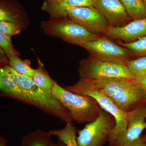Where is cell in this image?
Listing matches in <instances>:
<instances>
[{
  "mask_svg": "<svg viewBox=\"0 0 146 146\" xmlns=\"http://www.w3.org/2000/svg\"><path fill=\"white\" fill-rule=\"evenodd\" d=\"M132 80L118 78L85 80L106 95L119 109L127 112L146 102V92Z\"/></svg>",
  "mask_w": 146,
  "mask_h": 146,
  "instance_id": "obj_1",
  "label": "cell"
},
{
  "mask_svg": "<svg viewBox=\"0 0 146 146\" xmlns=\"http://www.w3.org/2000/svg\"><path fill=\"white\" fill-rule=\"evenodd\" d=\"M17 74L21 90L20 101L33 106L66 123L72 122L69 110L52 93L36 86L31 78Z\"/></svg>",
  "mask_w": 146,
  "mask_h": 146,
  "instance_id": "obj_2",
  "label": "cell"
},
{
  "mask_svg": "<svg viewBox=\"0 0 146 146\" xmlns=\"http://www.w3.org/2000/svg\"><path fill=\"white\" fill-rule=\"evenodd\" d=\"M52 93L69 110L73 121L79 123L93 121L103 110L93 98L68 91L56 82Z\"/></svg>",
  "mask_w": 146,
  "mask_h": 146,
  "instance_id": "obj_3",
  "label": "cell"
},
{
  "mask_svg": "<svg viewBox=\"0 0 146 146\" xmlns=\"http://www.w3.org/2000/svg\"><path fill=\"white\" fill-rule=\"evenodd\" d=\"M64 87L73 93L86 95L94 99L101 108L112 115L116 121V125L110 133L108 140L113 145L117 138L124 132L127 127V112L122 111L109 98L95 88L89 82L80 79L74 84Z\"/></svg>",
  "mask_w": 146,
  "mask_h": 146,
  "instance_id": "obj_4",
  "label": "cell"
},
{
  "mask_svg": "<svg viewBox=\"0 0 146 146\" xmlns=\"http://www.w3.org/2000/svg\"><path fill=\"white\" fill-rule=\"evenodd\" d=\"M41 27L47 35L58 37L65 42L80 46L100 37L99 35L91 33L68 17L43 21Z\"/></svg>",
  "mask_w": 146,
  "mask_h": 146,
  "instance_id": "obj_5",
  "label": "cell"
},
{
  "mask_svg": "<svg viewBox=\"0 0 146 146\" xmlns=\"http://www.w3.org/2000/svg\"><path fill=\"white\" fill-rule=\"evenodd\" d=\"M78 72L80 79L85 80L135 78L125 64L101 60L91 55L80 61Z\"/></svg>",
  "mask_w": 146,
  "mask_h": 146,
  "instance_id": "obj_6",
  "label": "cell"
},
{
  "mask_svg": "<svg viewBox=\"0 0 146 146\" xmlns=\"http://www.w3.org/2000/svg\"><path fill=\"white\" fill-rule=\"evenodd\" d=\"M115 125L114 117L102 110L96 119L78 131L76 138L78 145L103 146Z\"/></svg>",
  "mask_w": 146,
  "mask_h": 146,
  "instance_id": "obj_7",
  "label": "cell"
},
{
  "mask_svg": "<svg viewBox=\"0 0 146 146\" xmlns=\"http://www.w3.org/2000/svg\"><path fill=\"white\" fill-rule=\"evenodd\" d=\"M81 47L94 57L120 64H125L127 61L130 60L133 54L130 50L103 36L86 42Z\"/></svg>",
  "mask_w": 146,
  "mask_h": 146,
  "instance_id": "obj_8",
  "label": "cell"
},
{
  "mask_svg": "<svg viewBox=\"0 0 146 146\" xmlns=\"http://www.w3.org/2000/svg\"><path fill=\"white\" fill-rule=\"evenodd\" d=\"M68 17L94 34L104 33L109 25L104 16L93 6L70 9Z\"/></svg>",
  "mask_w": 146,
  "mask_h": 146,
  "instance_id": "obj_9",
  "label": "cell"
},
{
  "mask_svg": "<svg viewBox=\"0 0 146 146\" xmlns=\"http://www.w3.org/2000/svg\"><path fill=\"white\" fill-rule=\"evenodd\" d=\"M146 102L127 112V127L119 136L112 146H125L140 137L146 129Z\"/></svg>",
  "mask_w": 146,
  "mask_h": 146,
  "instance_id": "obj_10",
  "label": "cell"
},
{
  "mask_svg": "<svg viewBox=\"0 0 146 146\" xmlns=\"http://www.w3.org/2000/svg\"><path fill=\"white\" fill-rule=\"evenodd\" d=\"M104 33L113 39L129 42L137 40L146 35V16L135 19L124 26H108Z\"/></svg>",
  "mask_w": 146,
  "mask_h": 146,
  "instance_id": "obj_11",
  "label": "cell"
},
{
  "mask_svg": "<svg viewBox=\"0 0 146 146\" xmlns=\"http://www.w3.org/2000/svg\"><path fill=\"white\" fill-rule=\"evenodd\" d=\"M93 6L101 13L109 25L121 26L130 18L119 0H92Z\"/></svg>",
  "mask_w": 146,
  "mask_h": 146,
  "instance_id": "obj_12",
  "label": "cell"
},
{
  "mask_svg": "<svg viewBox=\"0 0 146 146\" xmlns=\"http://www.w3.org/2000/svg\"><path fill=\"white\" fill-rule=\"evenodd\" d=\"M91 0H44L41 9L49 14L50 19L68 18L70 9L92 6Z\"/></svg>",
  "mask_w": 146,
  "mask_h": 146,
  "instance_id": "obj_13",
  "label": "cell"
},
{
  "mask_svg": "<svg viewBox=\"0 0 146 146\" xmlns=\"http://www.w3.org/2000/svg\"><path fill=\"white\" fill-rule=\"evenodd\" d=\"M1 96L20 100L21 88L18 82L17 72L9 65L0 69Z\"/></svg>",
  "mask_w": 146,
  "mask_h": 146,
  "instance_id": "obj_14",
  "label": "cell"
},
{
  "mask_svg": "<svg viewBox=\"0 0 146 146\" xmlns=\"http://www.w3.org/2000/svg\"><path fill=\"white\" fill-rule=\"evenodd\" d=\"M12 22L25 29L28 17L25 9L16 0H1L0 21Z\"/></svg>",
  "mask_w": 146,
  "mask_h": 146,
  "instance_id": "obj_15",
  "label": "cell"
},
{
  "mask_svg": "<svg viewBox=\"0 0 146 146\" xmlns=\"http://www.w3.org/2000/svg\"><path fill=\"white\" fill-rule=\"evenodd\" d=\"M52 136L49 131L36 129L24 136L21 146H50Z\"/></svg>",
  "mask_w": 146,
  "mask_h": 146,
  "instance_id": "obj_16",
  "label": "cell"
},
{
  "mask_svg": "<svg viewBox=\"0 0 146 146\" xmlns=\"http://www.w3.org/2000/svg\"><path fill=\"white\" fill-rule=\"evenodd\" d=\"M53 136L57 137L67 146H78L76 141L77 129L72 122L66 123L63 128L49 131Z\"/></svg>",
  "mask_w": 146,
  "mask_h": 146,
  "instance_id": "obj_17",
  "label": "cell"
},
{
  "mask_svg": "<svg viewBox=\"0 0 146 146\" xmlns=\"http://www.w3.org/2000/svg\"><path fill=\"white\" fill-rule=\"evenodd\" d=\"M33 81L39 88L45 91L52 93L55 81L50 77L44 68V65L39 60L38 67L35 69V72L32 78Z\"/></svg>",
  "mask_w": 146,
  "mask_h": 146,
  "instance_id": "obj_18",
  "label": "cell"
},
{
  "mask_svg": "<svg viewBox=\"0 0 146 146\" xmlns=\"http://www.w3.org/2000/svg\"><path fill=\"white\" fill-rule=\"evenodd\" d=\"M130 18L140 19L146 16V3L144 0H119Z\"/></svg>",
  "mask_w": 146,
  "mask_h": 146,
  "instance_id": "obj_19",
  "label": "cell"
},
{
  "mask_svg": "<svg viewBox=\"0 0 146 146\" xmlns=\"http://www.w3.org/2000/svg\"><path fill=\"white\" fill-rule=\"evenodd\" d=\"M8 60L9 66L16 72L32 78L35 72V69L32 68L29 60L28 59L23 60L18 56L10 58Z\"/></svg>",
  "mask_w": 146,
  "mask_h": 146,
  "instance_id": "obj_20",
  "label": "cell"
},
{
  "mask_svg": "<svg viewBox=\"0 0 146 146\" xmlns=\"http://www.w3.org/2000/svg\"><path fill=\"white\" fill-rule=\"evenodd\" d=\"M125 64L135 78L146 76V55L128 60Z\"/></svg>",
  "mask_w": 146,
  "mask_h": 146,
  "instance_id": "obj_21",
  "label": "cell"
},
{
  "mask_svg": "<svg viewBox=\"0 0 146 146\" xmlns=\"http://www.w3.org/2000/svg\"><path fill=\"white\" fill-rule=\"evenodd\" d=\"M118 44L130 50L134 54L146 55V35L133 42H119Z\"/></svg>",
  "mask_w": 146,
  "mask_h": 146,
  "instance_id": "obj_22",
  "label": "cell"
},
{
  "mask_svg": "<svg viewBox=\"0 0 146 146\" xmlns=\"http://www.w3.org/2000/svg\"><path fill=\"white\" fill-rule=\"evenodd\" d=\"M11 37L0 33L1 49L5 52L8 59L13 56H21L18 51L14 48L11 42Z\"/></svg>",
  "mask_w": 146,
  "mask_h": 146,
  "instance_id": "obj_23",
  "label": "cell"
},
{
  "mask_svg": "<svg viewBox=\"0 0 146 146\" xmlns=\"http://www.w3.org/2000/svg\"><path fill=\"white\" fill-rule=\"evenodd\" d=\"M22 30L20 26L12 22L0 21V33L11 36L21 33Z\"/></svg>",
  "mask_w": 146,
  "mask_h": 146,
  "instance_id": "obj_24",
  "label": "cell"
},
{
  "mask_svg": "<svg viewBox=\"0 0 146 146\" xmlns=\"http://www.w3.org/2000/svg\"><path fill=\"white\" fill-rule=\"evenodd\" d=\"M133 83L146 92V76L136 77L132 80Z\"/></svg>",
  "mask_w": 146,
  "mask_h": 146,
  "instance_id": "obj_25",
  "label": "cell"
},
{
  "mask_svg": "<svg viewBox=\"0 0 146 146\" xmlns=\"http://www.w3.org/2000/svg\"><path fill=\"white\" fill-rule=\"evenodd\" d=\"M125 146H146V143L144 139L140 137Z\"/></svg>",
  "mask_w": 146,
  "mask_h": 146,
  "instance_id": "obj_26",
  "label": "cell"
},
{
  "mask_svg": "<svg viewBox=\"0 0 146 146\" xmlns=\"http://www.w3.org/2000/svg\"><path fill=\"white\" fill-rule=\"evenodd\" d=\"M50 146H67L63 142L58 140L56 142H52Z\"/></svg>",
  "mask_w": 146,
  "mask_h": 146,
  "instance_id": "obj_27",
  "label": "cell"
},
{
  "mask_svg": "<svg viewBox=\"0 0 146 146\" xmlns=\"http://www.w3.org/2000/svg\"><path fill=\"white\" fill-rule=\"evenodd\" d=\"M7 140L3 136L0 137V146H7Z\"/></svg>",
  "mask_w": 146,
  "mask_h": 146,
  "instance_id": "obj_28",
  "label": "cell"
},
{
  "mask_svg": "<svg viewBox=\"0 0 146 146\" xmlns=\"http://www.w3.org/2000/svg\"><path fill=\"white\" fill-rule=\"evenodd\" d=\"M144 141H145V142L146 143V135H145V137H144V138H143Z\"/></svg>",
  "mask_w": 146,
  "mask_h": 146,
  "instance_id": "obj_29",
  "label": "cell"
},
{
  "mask_svg": "<svg viewBox=\"0 0 146 146\" xmlns=\"http://www.w3.org/2000/svg\"><path fill=\"white\" fill-rule=\"evenodd\" d=\"M144 1H145V3H146V0H144Z\"/></svg>",
  "mask_w": 146,
  "mask_h": 146,
  "instance_id": "obj_30",
  "label": "cell"
}]
</instances>
